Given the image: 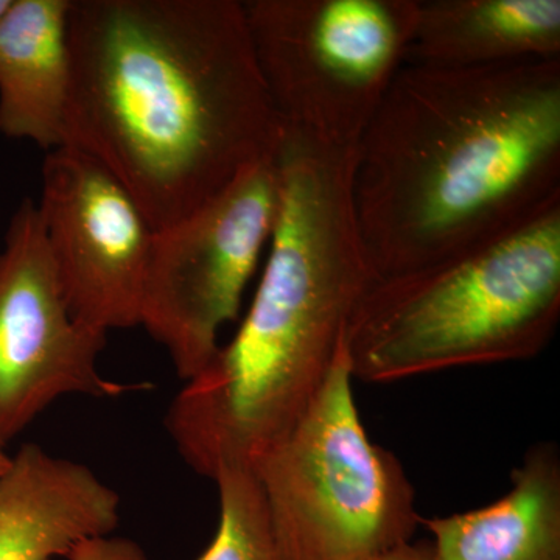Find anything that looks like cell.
<instances>
[{
	"label": "cell",
	"mask_w": 560,
	"mask_h": 560,
	"mask_svg": "<svg viewBox=\"0 0 560 560\" xmlns=\"http://www.w3.org/2000/svg\"><path fill=\"white\" fill-rule=\"evenodd\" d=\"M69 40L65 145L113 173L154 231L278 153L245 3L70 0Z\"/></svg>",
	"instance_id": "6da1fadb"
},
{
	"label": "cell",
	"mask_w": 560,
	"mask_h": 560,
	"mask_svg": "<svg viewBox=\"0 0 560 560\" xmlns=\"http://www.w3.org/2000/svg\"><path fill=\"white\" fill-rule=\"evenodd\" d=\"M560 200V58L407 65L355 145L353 202L382 278L480 245Z\"/></svg>",
	"instance_id": "7a4b0ae2"
},
{
	"label": "cell",
	"mask_w": 560,
	"mask_h": 560,
	"mask_svg": "<svg viewBox=\"0 0 560 560\" xmlns=\"http://www.w3.org/2000/svg\"><path fill=\"white\" fill-rule=\"evenodd\" d=\"M276 165L278 217L254 300L165 416L180 458L210 480L249 466L307 410L382 278L353 202L355 145L283 127Z\"/></svg>",
	"instance_id": "3957f363"
},
{
	"label": "cell",
	"mask_w": 560,
	"mask_h": 560,
	"mask_svg": "<svg viewBox=\"0 0 560 560\" xmlns=\"http://www.w3.org/2000/svg\"><path fill=\"white\" fill-rule=\"evenodd\" d=\"M560 318V200L497 237L381 278L345 331L353 381L534 359Z\"/></svg>",
	"instance_id": "277c9868"
},
{
	"label": "cell",
	"mask_w": 560,
	"mask_h": 560,
	"mask_svg": "<svg viewBox=\"0 0 560 560\" xmlns=\"http://www.w3.org/2000/svg\"><path fill=\"white\" fill-rule=\"evenodd\" d=\"M345 341L307 410L249 464L282 560H368L422 517L399 458L361 422Z\"/></svg>",
	"instance_id": "5b68a950"
},
{
	"label": "cell",
	"mask_w": 560,
	"mask_h": 560,
	"mask_svg": "<svg viewBox=\"0 0 560 560\" xmlns=\"http://www.w3.org/2000/svg\"><path fill=\"white\" fill-rule=\"evenodd\" d=\"M254 54L283 127L357 145L407 65L419 0H249Z\"/></svg>",
	"instance_id": "8992f818"
},
{
	"label": "cell",
	"mask_w": 560,
	"mask_h": 560,
	"mask_svg": "<svg viewBox=\"0 0 560 560\" xmlns=\"http://www.w3.org/2000/svg\"><path fill=\"white\" fill-rule=\"evenodd\" d=\"M278 208L275 156L243 172L186 219L154 232L139 326L167 350L180 381L212 360L221 330L238 318Z\"/></svg>",
	"instance_id": "52a82bcc"
},
{
	"label": "cell",
	"mask_w": 560,
	"mask_h": 560,
	"mask_svg": "<svg viewBox=\"0 0 560 560\" xmlns=\"http://www.w3.org/2000/svg\"><path fill=\"white\" fill-rule=\"evenodd\" d=\"M108 335L73 318L38 206L22 201L0 250V444L68 396L119 397L98 357Z\"/></svg>",
	"instance_id": "ba28073f"
},
{
	"label": "cell",
	"mask_w": 560,
	"mask_h": 560,
	"mask_svg": "<svg viewBox=\"0 0 560 560\" xmlns=\"http://www.w3.org/2000/svg\"><path fill=\"white\" fill-rule=\"evenodd\" d=\"M36 206L73 318L106 335L138 327L156 231L130 191L65 145L44 161Z\"/></svg>",
	"instance_id": "9c48e42d"
},
{
	"label": "cell",
	"mask_w": 560,
	"mask_h": 560,
	"mask_svg": "<svg viewBox=\"0 0 560 560\" xmlns=\"http://www.w3.org/2000/svg\"><path fill=\"white\" fill-rule=\"evenodd\" d=\"M120 495L77 460L22 445L0 474V560L68 558L80 541L110 536Z\"/></svg>",
	"instance_id": "30bf717a"
},
{
	"label": "cell",
	"mask_w": 560,
	"mask_h": 560,
	"mask_svg": "<svg viewBox=\"0 0 560 560\" xmlns=\"http://www.w3.org/2000/svg\"><path fill=\"white\" fill-rule=\"evenodd\" d=\"M70 0H11L0 16V132L51 151L65 145Z\"/></svg>",
	"instance_id": "8fae6325"
},
{
	"label": "cell",
	"mask_w": 560,
	"mask_h": 560,
	"mask_svg": "<svg viewBox=\"0 0 560 560\" xmlns=\"http://www.w3.org/2000/svg\"><path fill=\"white\" fill-rule=\"evenodd\" d=\"M556 58L559 0H419L407 62L467 69Z\"/></svg>",
	"instance_id": "7c38bea8"
},
{
	"label": "cell",
	"mask_w": 560,
	"mask_h": 560,
	"mask_svg": "<svg viewBox=\"0 0 560 560\" xmlns=\"http://www.w3.org/2000/svg\"><path fill=\"white\" fill-rule=\"evenodd\" d=\"M506 495L480 510L422 518L434 560H560V453L539 442Z\"/></svg>",
	"instance_id": "4fadbf2b"
},
{
	"label": "cell",
	"mask_w": 560,
	"mask_h": 560,
	"mask_svg": "<svg viewBox=\"0 0 560 560\" xmlns=\"http://www.w3.org/2000/svg\"><path fill=\"white\" fill-rule=\"evenodd\" d=\"M213 482L219 488V528L197 560H282L250 467H224Z\"/></svg>",
	"instance_id": "5bb4252c"
},
{
	"label": "cell",
	"mask_w": 560,
	"mask_h": 560,
	"mask_svg": "<svg viewBox=\"0 0 560 560\" xmlns=\"http://www.w3.org/2000/svg\"><path fill=\"white\" fill-rule=\"evenodd\" d=\"M68 560H149L142 547L125 537L102 536L80 541Z\"/></svg>",
	"instance_id": "9a60e30c"
},
{
	"label": "cell",
	"mask_w": 560,
	"mask_h": 560,
	"mask_svg": "<svg viewBox=\"0 0 560 560\" xmlns=\"http://www.w3.org/2000/svg\"><path fill=\"white\" fill-rule=\"evenodd\" d=\"M368 560H434L433 550L429 541H420V544H401L399 547L390 548V550L374 556Z\"/></svg>",
	"instance_id": "2e32d148"
},
{
	"label": "cell",
	"mask_w": 560,
	"mask_h": 560,
	"mask_svg": "<svg viewBox=\"0 0 560 560\" xmlns=\"http://www.w3.org/2000/svg\"><path fill=\"white\" fill-rule=\"evenodd\" d=\"M10 463V455H7L5 447L0 444V474L7 469Z\"/></svg>",
	"instance_id": "e0dca14e"
},
{
	"label": "cell",
	"mask_w": 560,
	"mask_h": 560,
	"mask_svg": "<svg viewBox=\"0 0 560 560\" xmlns=\"http://www.w3.org/2000/svg\"><path fill=\"white\" fill-rule=\"evenodd\" d=\"M11 0H0V16L9 9Z\"/></svg>",
	"instance_id": "ac0fdd59"
}]
</instances>
